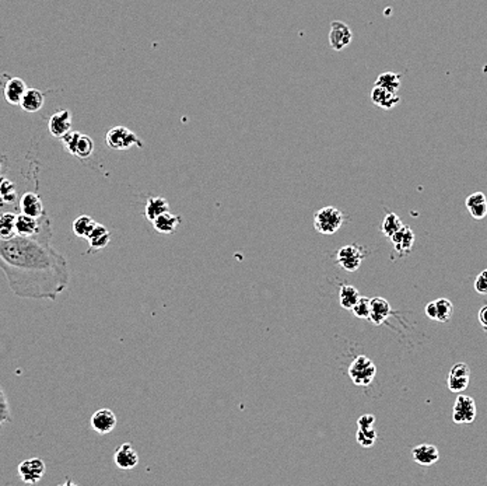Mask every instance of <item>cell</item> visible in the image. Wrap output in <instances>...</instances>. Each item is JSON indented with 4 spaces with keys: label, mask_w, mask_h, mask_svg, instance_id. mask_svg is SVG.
Segmentation results:
<instances>
[{
    "label": "cell",
    "mask_w": 487,
    "mask_h": 486,
    "mask_svg": "<svg viewBox=\"0 0 487 486\" xmlns=\"http://www.w3.org/2000/svg\"><path fill=\"white\" fill-rule=\"evenodd\" d=\"M51 239V224L34 237L0 239V269L16 296L55 302L66 290L69 263Z\"/></svg>",
    "instance_id": "6da1fadb"
},
{
    "label": "cell",
    "mask_w": 487,
    "mask_h": 486,
    "mask_svg": "<svg viewBox=\"0 0 487 486\" xmlns=\"http://www.w3.org/2000/svg\"><path fill=\"white\" fill-rule=\"evenodd\" d=\"M345 223V214L333 206H325L319 209L314 216V228L317 232L325 236L339 232Z\"/></svg>",
    "instance_id": "7a4b0ae2"
},
{
    "label": "cell",
    "mask_w": 487,
    "mask_h": 486,
    "mask_svg": "<svg viewBox=\"0 0 487 486\" xmlns=\"http://www.w3.org/2000/svg\"><path fill=\"white\" fill-rule=\"evenodd\" d=\"M349 376L359 387H368L377 376V367L367 356H357L349 366Z\"/></svg>",
    "instance_id": "3957f363"
},
{
    "label": "cell",
    "mask_w": 487,
    "mask_h": 486,
    "mask_svg": "<svg viewBox=\"0 0 487 486\" xmlns=\"http://www.w3.org/2000/svg\"><path fill=\"white\" fill-rule=\"evenodd\" d=\"M66 151L82 160L89 159L94 153V140L80 132H69L62 139Z\"/></svg>",
    "instance_id": "277c9868"
},
{
    "label": "cell",
    "mask_w": 487,
    "mask_h": 486,
    "mask_svg": "<svg viewBox=\"0 0 487 486\" xmlns=\"http://www.w3.org/2000/svg\"><path fill=\"white\" fill-rule=\"evenodd\" d=\"M106 146L112 151H128V148L137 146L143 147V142L139 136L126 126H114L106 132L105 136Z\"/></svg>",
    "instance_id": "5b68a950"
},
{
    "label": "cell",
    "mask_w": 487,
    "mask_h": 486,
    "mask_svg": "<svg viewBox=\"0 0 487 486\" xmlns=\"http://www.w3.org/2000/svg\"><path fill=\"white\" fill-rule=\"evenodd\" d=\"M365 255H367L365 248L360 245L356 244L345 245L338 251V254H336V263H338L348 272H356L361 267V263L365 258Z\"/></svg>",
    "instance_id": "8992f818"
},
{
    "label": "cell",
    "mask_w": 487,
    "mask_h": 486,
    "mask_svg": "<svg viewBox=\"0 0 487 486\" xmlns=\"http://www.w3.org/2000/svg\"><path fill=\"white\" fill-rule=\"evenodd\" d=\"M476 414H477V409H476L475 399L469 395L460 394L453 408V421L458 425L473 423L476 419Z\"/></svg>",
    "instance_id": "52a82bcc"
},
{
    "label": "cell",
    "mask_w": 487,
    "mask_h": 486,
    "mask_svg": "<svg viewBox=\"0 0 487 486\" xmlns=\"http://www.w3.org/2000/svg\"><path fill=\"white\" fill-rule=\"evenodd\" d=\"M48 224H51L47 214L41 219H35L27 214H17L16 219V236L20 237H34L36 234H40Z\"/></svg>",
    "instance_id": "ba28073f"
},
{
    "label": "cell",
    "mask_w": 487,
    "mask_h": 486,
    "mask_svg": "<svg viewBox=\"0 0 487 486\" xmlns=\"http://www.w3.org/2000/svg\"><path fill=\"white\" fill-rule=\"evenodd\" d=\"M47 472L45 463L41 459H28L19 464V476L24 483H38Z\"/></svg>",
    "instance_id": "9c48e42d"
},
{
    "label": "cell",
    "mask_w": 487,
    "mask_h": 486,
    "mask_svg": "<svg viewBox=\"0 0 487 486\" xmlns=\"http://www.w3.org/2000/svg\"><path fill=\"white\" fill-rule=\"evenodd\" d=\"M471 382V368L468 367L466 363H455L451 370H449V375L446 377V386L448 390L453 391L455 394L464 393Z\"/></svg>",
    "instance_id": "30bf717a"
},
{
    "label": "cell",
    "mask_w": 487,
    "mask_h": 486,
    "mask_svg": "<svg viewBox=\"0 0 487 486\" xmlns=\"http://www.w3.org/2000/svg\"><path fill=\"white\" fill-rule=\"evenodd\" d=\"M353 32L343 21H332L329 30V45L335 51H343L352 44Z\"/></svg>",
    "instance_id": "8fae6325"
},
{
    "label": "cell",
    "mask_w": 487,
    "mask_h": 486,
    "mask_svg": "<svg viewBox=\"0 0 487 486\" xmlns=\"http://www.w3.org/2000/svg\"><path fill=\"white\" fill-rule=\"evenodd\" d=\"M91 428L98 433V434H108L117 426V417L108 408H101L93 414L90 419Z\"/></svg>",
    "instance_id": "7c38bea8"
},
{
    "label": "cell",
    "mask_w": 487,
    "mask_h": 486,
    "mask_svg": "<svg viewBox=\"0 0 487 486\" xmlns=\"http://www.w3.org/2000/svg\"><path fill=\"white\" fill-rule=\"evenodd\" d=\"M48 129L54 137L62 139L71 131V112L69 109H60L55 112L49 118Z\"/></svg>",
    "instance_id": "4fadbf2b"
},
{
    "label": "cell",
    "mask_w": 487,
    "mask_h": 486,
    "mask_svg": "<svg viewBox=\"0 0 487 486\" xmlns=\"http://www.w3.org/2000/svg\"><path fill=\"white\" fill-rule=\"evenodd\" d=\"M114 461L120 470L129 471L137 467L139 456L131 443H124L117 448V452L114 454Z\"/></svg>",
    "instance_id": "5bb4252c"
},
{
    "label": "cell",
    "mask_w": 487,
    "mask_h": 486,
    "mask_svg": "<svg viewBox=\"0 0 487 486\" xmlns=\"http://www.w3.org/2000/svg\"><path fill=\"white\" fill-rule=\"evenodd\" d=\"M392 314V307L388 303V300L383 297H372L370 298V316L368 320L376 324V325H381L384 324L389 316Z\"/></svg>",
    "instance_id": "9a60e30c"
},
{
    "label": "cell",
    "mask_w": 487,
    "mask_h": 486,
    "mask_svg": "<svg viewBox=\"0 0 487 486\" xmlns=\"http://www.w3.org/2000/svg\"><path fill=\"white\" fill-rule=\"evenodd\" d=\"M20 210L23 214L35 217V219H41L44 217L45 209H44V203L41 201V198L36 195L35 192H25L21 199H20Z\"/></svg>",
    "instance_id": "2e32d148"
},
{
    "label": "cell",
    "mask_w": 487,
    "mask_h": 486,
    "mask_svg": "<svg viewBox=\"0 0 487 486\" xmlns=\"http://www.w3.org/2000/svg\"><path fill=\"white\" fill-rule=\"evenodd\" d=\"M370 98L374 105H377L383 109H392L394 107H396L400 102V97L398 93L385 90L380 86L372 87V90L370 93Z\"/></svg>",
    "instance_id": "e0dca14e"
},
{
    "label": "cell",
    "mask_w": 487,
    "mask_h": 486,
    "mask_svg": "<svg viewBox=\"0 0 487 486\" xmlns=\"http://www.w3.org/2000/svg\"><path fill=\"white\" fill-rule=\"evenodd\" d=\"M411 457L419 465L430 467L440 460V453L433 444H419L411 450Z\"/></svg>",
    "instance_id": "ac0fdd59"
},
{
    "label": "cell",
    "mask_w": 487,
    "mask_h": 486,
    "mask_svg": "<svg viewBox=\"0 0 487 486\" xmlns=\"http://www.w3.org/2000/svg\"><path fill=\"white\" fill-rule=\"evenodd\" d=\"M469 214L475 220H483L487 216V198L483 192H473L465 201Z\"/></svg>",
    "instance_id": "d6986e66"
},
{
    "label": "cell",
    "mask_w": 487,
    "mask_h": 486,
    "mask_svg": "<svg viewBox=\"0 0 487 486\" xmlns=\"http://www.w3.org/2000/svg\"><path fill=\"white\" fill-rule=\"evenodd\" d=\"M389 241L395 245V250L399 254H407L411 250V247H414V244H415V233L411 232V229L409 226L403 224L402 229L399 232H396L389 239Z\"/></svg>",
    "instance_id": "ffe728a7"
},
{
    "label": "cell",
    "mask_w": 487,
    "mask_h": 486,
    "mask_svg": "<svg viewBox=\"0 0 487 486\" xmlns=\"http://www.w3.org/2000/svg\"><path fill=\"white\" fill-rule=\"evenodd\" d=\"M44 102H45V96L43 94V91H40L38 89H27L19 105L25 112L34 114V112H38L44 107Z\"/></svg>",
    "instance_id": "44dd1931"
},
{
    "label": "cell",
    "mask_w": 487,
    "mask_h": 486,
    "mask_svg": "<svg viewBox=\"0 0 487 486\" xmlns=\"http://www.w3.org/2000/svg\"><path fill=\"white\" fill-rule=\"evenodd\" d=\"M89 241V252H98L101 250H104L109 241H111V233L109 230L102 226V224H97L94 228V230L91 232V234L87 237Z\"/></svg>",
    "instance_id": "7402d4cb"
},
{
    "label": "cell",
    "mask_w": 487,
    "mask_h": 486,
    "mask_svg": "<svg viewBox=\"0 0 487 486\" xmlns=\"http://www.w3.org/2000/svg\"><path fill=\"white\" fill-rule=\"evenodd\" d=\"M25 91H27L25 82L23 79H20V78H13V79H9L6 82L3 94H5V98H6V101L9 104L19 105Z\"/></svg>",
    "instance_id": "603a6c76"
},
{
    "label": "cell",
    "mask_w": 487,
    "mask_h": 486,
    "mask_svg": "<svg viewBox=\"0 0 487 486\" xmlns=\"http://www.w3.org/2000/svg\"><path fill=\"white\" fill-rule=\"evenodd\" d=\"M179 223H181V216L172 214L170 212H166L153 220L155 229L163 234L174 233L179 226Z\"/></svg>",
    "instance_id": "cb8c5ba5"
},
{
    "label": "cell",
    "mask_w": 487,
    "mask_h": 486,
    "mask_svg": "<svg viewBox=\"0 0 487 486\" xmlns=\"http://www.w3.org/2000/svg\"><path fill=\"white\" fill-rule=\"evenodd\" d=\"M168 209L170 203L167 199H164L163 197H150L144 206V216L153 221L160 214L168 212Z\"/></svg>",
    "instance_id": "d4e9b609"
},
{
    "label": "cell",
    "mask_w": 487,
    "mask_h": 486,
    "mask_svg": "<svg viewBox=\"0 0 487 486\" xmlns=\"http://www.w3.org/2000/svg\"><path fill=\"white\" fill-rule=\"evenodd\" d=\"M97 224L98 223L90 216H86V214L79 216L76 220L73 221V233L80 239L87 240V237L91 234V232L94 230Z\"/></svg>",
    "instance_id": "484cf974"
},
{
    "label": "cell",
    "mask_w": 487,
    "mask_h": 486,
    "mask_svg": "<svg viewBox=\"0 0 487 486\" xmlns=\"http://www.w3.org/2000/svg\"><path fill=\"white\" fill-rule=\"evenodd\" d=\"M360 298L359 290L352 285H342L339 289V302L345 310H352Z\"/></svg>",
    "instance_id": "4316f807"
},
{
    "label": "cell",
    "mask_w": 487,
    "mask_h": 486,
    "mask_svg": "<svg viewBox=\"0 0 487 486\" xmlns=\"http://www.w3.org/2000/svg\"><path fill=\"white\" fill-rule=\"evenodd\" d=\"M435 305V321L438 322H448L449 320L453 318L454 314V305L451 300H448V298H437L434 300Z\"/></svg>",
    "instance_id": "83f0119b"
},
{
    "label": "cell",
    "mask_w": 487,
    "mask_h": 486,
    "mask_svg": "<svg viewBox=\"0 0 487 486\" xmlns=\"http://www.w3.org/2000/svg\"><path fill=\"white\" fill-rule=\"evenodd\" d=\"M400 80H402L400 74L394 73V71H384L377 78L376 85H374V86H380V87H383L385 90L398 93V90L400 87Z\"/></svg>",
    "instance_id": "f1b7e54d"
},
{
    "label": "cell",
    "mask_w": 487,
    "mask_h": 486,
    "mask_svg": "<svg viewBox=\"0 0 487 486\" xmlns=\"http://www.w3.org/2000/svg\"><path fill=\"white\" fill-rule=\"evenodd\" d=\"M16 219L17 214L12 212L0 214V239H10L16 236Z\"/></svg>",
    "instance_id": "f546056e"
},
{
    "label": "cell",
    "mask_w": 487,
    "mask_h": 486,
    "mask_svg": "<svg viewBox=\"0 0 487 486\" xmlns=\"http://www.w3.org/2000/svg\"><path fill=\"white\" fill-rule=\"evenodd\" d=\"M403 226V223L402 220L399 219L398 214L395 213H388L385 217H384V221L381 224V232L385 237L391 239L396 232H399Z\"/></svg>",
    "instance_id": "4dcf8cb0"
},
{
    "label": "cell",
    "mask_w": 487,
    "mask_h": 486,
    "mask_svg": "<svg viewBox=\"0 0 487 486\" xmlns=\"http://www.w3.org/2000/svg\"><path fill=\"white\" fill-rule=\"evenodd\" d=\"M377 430L374 428H365V429H359L356 433L357 443L361 447H372L377 441Z\"/></svg>",
    "instance_id": "1f68e13d"
},
{
    "label": "cell",
    "mask_w": 487,
    "mask_h": 486,
    "mask_svg": "<svg viewBox=\"0 0 487 486\" xmlns=\"http://www.w3.org/2000/svg\"><path fill=\"white\" fill-rule=\"evenodd\" d=\"M352 311H353V314H354L357 318L368 320V316H370V298L360 296L357 303L353 306Z\"/></svg>",
    "instance_id": "d6a6232c"
},
{
    "label": "cell",
    "mask_w": 487,
    "mask_h": 486,
    "mask_svg": "<svg viewBox=\"0 0 487 486\" xmlns=\"http://www.w3.org/2000/svg\"><path fill=\"white\" fill-rule=\"evenodd\" d=\"M0 421H2V422H12L10 405H9L8 397H6V394H5L2 387H0Z\"/></svg>",
    "instance_id": "836d02e7"
},
{
    "label": "cell",
    "mask_w": 487,
    "mask_h": 486,
    "mask_svg": "<svg viewBox=\"0 0 487 486\" xmlns=\"http://www.w3.org/2000/svg\"><path fill=\"white\" fill-rule=\"evenodd\" d=\"M475 290L479 294H487V269L482 271L475 280Z\"/></svg>",
    "instance_id": "e575fe53"
},
{
    "label": "cell",
    "mask_w": 487,
    "mask_h": 486,
    "mask_svg": "<svg viewBox=\"0 0 487 486\" xmlns=\"http://www.w3.org/2000/svg\"><path fill=\"white\" fill-rule=\"evenodd\" d=\"M374 425H376V417H374V415H363L357 421V428L359 429L374 428Z\"/></svg>",
    "instance_id": "d590c367"
},
{
    "label": "cell",
    "mask_w": 487,
    "mask_h": 486,
    "mask_svg": "<svg viewBox=\"0 0 487 486\" xmlns=\"http://www.w3.org/2000/svg\"><path fill=\"white\" fill-rule=\"evenodd\" d=\"M477 318H479V322H480L482 328H483L484 331H487V305L480 309V311H479V314H477Z\"/></svg>",
    "instance_id": "8d00e7d4"
},
{
    "label": "cell",
    "mask_w": 487,
    "mask_h": 486,
    "mask_svg": "<svg viewBox=\"0 0 487 486\" xmlns=\"http://www.w3.org/2000/svg\"><path fill=\"white\" fill-rule=\"evenodd\" d=\"M424 313H426V316H427L430 320L435 321V305H434V302H430V303L426 305Z\"/></svg>",
    "instance_id": "74e56055"
},
{
    "label": "cell",
    "mask_w": 487,
    "mask_h": 486,
    "mask_svg": "<svg viewBox=\"0 0 487 486\" xmlns=\"http://www.w3.org/2000/svg\"><path fill=\"white\" fill-rule=\"evenodd\" d=\"M2 423H3V422H2V421H0V428H2Z\"/></svg>",
    "instance_id": "f35d334b"
}]
</instances>
